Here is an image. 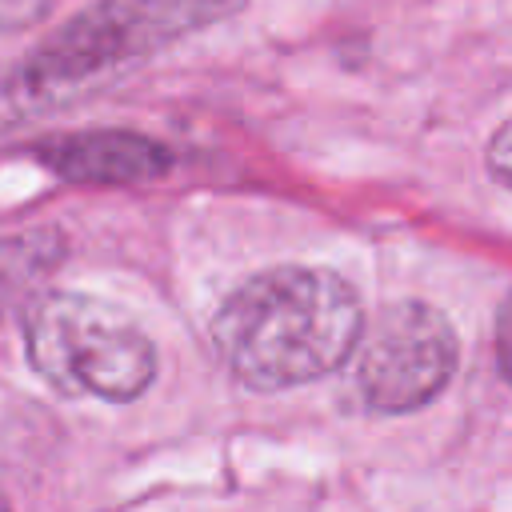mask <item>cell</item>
Returning a JSON list of instances; mask_svg holds the SVG:
<instances>
[{
	"label": "cell",
	"instance_id": "obj_2",
	"mask_svg": "<svg viewBox=\"0 0 512 512\" xmlns=\"http://www.w3.org/2000/svg\"><path fill=\"white\" fill-rule=\"evenodd\" d=\"M240 0H96L60 32L40 40L8 76L16 100L64 96L112 68L148 60L152 52L232 16Z\"/></svg>",
	"mask_w": 512,
	"mask_h": 512
},
{
	"label": "cell",
	"instance_id": "obj_4",
	"mask_svg": "<svg viewBox=\"0 0 512 512\" xmlns=\"http://www.w3.org/2000/svg\"><path fill=\"white\" fill-rule=\"evenodd\" d=\"M456 364L460 344L448 316L420 300H400L364 332L356 384L376 412H416L448 388Z\"/></svg>",
	"mask_w": 512,
	"mask_h": 512
},
{
	"label": "cell",
	"instance_id": "obj_8",
	"mask_svg": "<svg viewBox=\"0 0 512 512\" xmlns=\"http://www.w3.org/2000/svg\"><path fill=\"white\" fill-rule=\"evenodd\" d=\"M48 0H0V32H20L44 20Z\"/></svg>",
	"mask_w": 512,
	"mask_h": 512
},
{
	"label": "cell",
	"instance_id": "obj_9",
	"mask_svg": "<svg viewBox=\"0 0 512 512\" xmlns=\"http://www.w3.org/2000/svg\"><path fill=\"white\" fill-rule=\"evenodd\" d=\"M492 344H496V364H500V376L512 384V292L500 300L496 308V332H492Z\"/></svg>",
	"mask_w": 512,
	"mask_h": 512
},
{
	"label": "cell",
	"instance_id": "obj_1",
	"mask_svg": "<svg viewBox=\"0 0 512 512\" xmlns=\"http://www.w3.org/2000/svg\"><path fill=\"white\" fill-rule=\"evenodd\" d=\"M212 348L224 368L256 388L284 392L336 372L364 336L356 288L308 264H280L244 280L212 316Z\"/></svg>",
	"mask_w": 512,
	"mask_h": 512
},
{
	"label": "cell",
	"instance_id": "obj_6",
	"mask_svg": "<svg viewBox=\"0 0 512 512\" xmlns=\"http://www.w3.org/2000/svg\"><path fill=\"white\" fill-rule=\"evenodd\" d=\"M68 244L60 228H28L0 236V320L36 300V288L60 268Z\"/></svg>",
	"mask_w": 512,
	"mask_h": 512
},
{
	"label": "cell",
	"instance_id": "obj_3",
	"mask_svg": "<svg viewBox=\"0 0 512 512\" xmlns=\"http://www.w3.org/2000/svg\"><path fill=\"white\" fill-rule=\"evenodd\" d=\"M28 364L64 396L128 404L156 376V348L116 304L84 292H40L24 308Z\"/></svg>",
	"mask_w": 512,
	"mask_h": 512
},
{
	"label": "cell",
	"instance_id": "obj_7",
	"mask_svg": "<svg viewBox=\"0 0 512 512\" xmlns=\"http://www.w3.org/2000/svg\"><path fill=\"white\" fill-rule=\"evenodd\" d=\"M488 172H492V180L512 188V120H504L496 128V136L488 140Z\"/></svg>",
	"mask_w": 512,
	"mask_h": 512
},
{
	"label": "cell",
	"instance_id": "obj_10",
	"mask_svg": "<svg viewBox=\"0 0 512 512\" xmlns=\"http://www.w3.org/2000/svg\"><path fill=\"white\" fill-rule=\"evenodd\" d=\"M0 512H12V508H8V504H4V496H0Z\"/></svg>",
	"mask_w": 512,
	"mask_h": 512
},
{
	"label": "cell",
	"instance_id": "obj_5",
	"mask_svg": "<svg viewBox=\"0 0 512 512\" xmlns=\"http://www.w3.org/2000/svg\"><path fill=\"white\" fill-rule=\"evenodd\" d=\"M40 164L56 172L68 184H92V188H124V184H148L172 168V152L128 128H88V132H60L32 144Z\"/></svg>",
	"mask_w": 512,
	"mask_h": 512
}]
</instances>
